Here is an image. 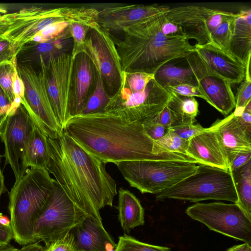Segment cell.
I'll return each instance as SVG.
<instances>
[{"mask_svg": "<svg viewBox=\"0 0 251 251\" xmlns=\"http://www.w3.org/2000/svg\"><path fill=\"white\" fill-rule=\"evenodd\" d=\"M46 139L49 157L46 170L79 209L102 223L100 210L112 206L117 194L116 181L107 172L106 163L63 131Z\"/></svg>", "mask_w": 251, "mask_h": 251, "instance_id": "6da1fadb", "label": "cell"}, {"mask_svg": "<svg viewBox=\"0 0 251 251\" xmlns=\"http://www.w3.org/2000/svg\"><path fill=\"white\" fill-rule=\"evenodd\" d=\"M63 131L106 163L152 160L198 164L193 158L180 153H153V141L142 123L127 122L104 112L74 117Z\"/></svg>", "mask_w": 251, "mask_h": 251, "instance_id": "7a4b0ae2", "label": "cell"}, {"mask_svg": "<svg viewBox=\"0 0 251 251\" xmlns=\"http://www.w3.org/2000/svg\"><path fill=\"white\" fill-rule=\"evenodd\" d=\"M165 13L123 30L122 40L115 43L123 72L154 73L175 59L186 58L195 51L185 37H170L161 30Z\"/></svg>", "mask_w": 251, "mask_h": 251, "instance_id": "3957f363", "label": "cell"}, {"mask_svg": "<svg viewBox=\"0 0 251 251\" xmlns=\"http://www.w3.org/2000/svg\"><path fill=\"white\" fill-rule=\"evenodd\" d=\"M55 179L45 169L31 168L15 182L9 194L10 226L20 245L36 242L33 235L36 218L53 188Z\"/></svg>", "mask_w": 251, "mask_h": 251, "instance_id": "277c9868", "label": "cell"}, {"mask_svg": "<svg viewBox=\"0 0 251 251\" xmlns=\"http://www.w3.org/2000/svg\"><path fill=\"white\" fill-rule=\"evenodd\" d=\"M99 13L97 8L83 6L24 8L16 12L13 23L2 36L15 43L18 54L36 34L54 23L78 22L91 27L97 23Z\"/></svg>", "mask_w": 251, "mask_h": 251, "instance_id": "5b68a950", "label": "cell"}, {"mask_svg": "<svg viewBox=\"0 0 251 251\" xmlns=\"http://www.w3.org/2000/svg\"><path fill=\"white\" fill-rule=\"evenodd\" d=\"M167 199L193 202L222 200L237 202V196L230 171L200 164L196 172L176 184L156 194L157 201Z\"/></svg>", "mask_w": 251, "mask_h": 251, "instance_id": "8992f818", "label": "cell"}, {"mask_svg": "<svg viewBox=\"0 0 251 251\" xmlns=\"http://www.w3.org/2000/svg\"><path fill=\"white\" fill-rule=\"evenodd\" d=\"M130 186L141 193L157 194L194 174L197 164L182 161L138 160L115 164Z\"/></svg>", "mask_w": 251, "mask_h": 251, "instance_id": "52a82bcc", "label": "cell"}, {"mask_svg": "<svg viewBox=\"0 0 251 251\" xmlns=\"http://www.w3.org/2000/svg\"><path fill=\"white\" fill-rule=\"evenodd\" d=\"M87 217L55 180L54 188L35 221L34 237L47 247L80 224Z\"/></svg>", "mask_w": 251, "mask_h": 251, "instance_id": "ba28073f", "label": "cell"}, {"mask_svg": "<svg viewBox=\"0 0 251 251\" xmlns=\"http://www.w3.org/2000/svg\"><path fill=\"white\" fill-rule=\"evenodd\" d=\"M171 95L154 78L141 92L130 91L122 81L103 112L127 122L143 123L153 118L166 106Z\"/></svg>", "mask_w": 251, "mask_h": 251, "instance_id": "9c48e42d", "label": "cell"}, {"mask_svg": "<svg viewBox=\"0 0 251 251\" xmlns=\"http://www.w3.org/2000/svg\"><path fill=\"white\" fill-rule=\"evenodd\" d=\"M185 212L209 229L251 245V220L236 203L197 202Z\"/></svg>", "mask_w": 251, "mask_h": 251, "instance_id": "30bf717a", "label": "cell"}, {"mask_svg": "<svg viewBox=\"0 0 251 251\" xmlns=\"http://www.w3.org/2000/svg\"><path fill=\"white\" fill-rule=\"evenodd\" d=\"M17 68L25 85V98L21 103L43 127L47 136L54 137L63 130L52 108L42 61L39 59L37 67L17 64Z\"/></svg>", "mask_w": 251, "mask_h": 251, "instance_id": "8fae6325", "label": "cell"}, {"mask_svg": "<svg viewBox=\"0 0 251 251\" xmlns=\"http://www.w3.org/2000/svg\"><path fill=\"white\" fill-rule=\"evenodd\" d=\"M85 47L86 53L102 77L106 92L113 96L120 89L124 75L115 42L109 33L97 23L90 27Z\"/></svg>", "mask_w": 251, "mask_h": 251, "instance_id": "7c38bea8", "label": "cell"}, {"mask_svg": "<svg viewBox=\"0 0 251 251\" xmlns=\"http://www.w3.org/2000/svg\"><path fill=\"white\" fill-rule=\"evenodd\" d=\"M31 116L23 104L7 116L0 134L4 145L5 165L9 164L16 180L26 172L25 157L33 130Z\"/></svg>", "mask_w": 251, "mask_h": 251, "instance_id": "4fadbf2b", "label": "cell"}, {"mask_svg": "<svg viewBox=\"0 0 251 251\" xmlns=\"http://www.w3.org/2000/svg\"><path fill=\"white\" fill-rule=\"evenodd\" d=\"M39 59L43 64L52 108L63 130L70 119L69 101L74 58L71 53L66 52L50 56L46 61L42 56Z\"/></svg>", "mask_w": 251, "mask_h": 251, "instance_id": "5bb4252c", "label": "cell"}, {"mask_svg": "<svg viewBox=\"0 0 251 251\" xmlns=\"http://www.w3.org/2000/svg\"><path fill=\"white\" fill-rule=\"evenodd\" d=\"M233 13L196 5H186L170 8L167 19L177 25L187 40L193 39L197 44L211 43L212 32Z\"/></svg>", "mask_w": 251, "mask_h": 251, "instance_id": "9a60e30c", "label": "cell"}, {"mask_svg": "<svg viewBox=\"0 0 251 251\" xmlns=\"http://www.w3.org/2000/svg\"><path fill=\"white\" fill-rule=\"evenodd\" d=\"M186 60L206 101L223 115L228 116L235 107L231 83L209 68L195 51Z\"/></svg>", "mask_w": 251, "mask_h": 251, "instance_id": "2e32d148", "label": "cell"}, {"mask_svg": "<svg viewBox=\"0 0 251 251\" xmlns=\"http://www.w3.org/2000/svg\"><path fill=\"white\" fill-rule=\"evenodd\" d=\"M170 8L156 4L109 5L99 9L98 23L108 32H123L133 25L166 13Z\"/></svg>", "mask_w": 251, "mask_h": 251, "instance_id": "e0dca14e", "label": "cell"}, {"mask_svg": "<svg viewBox=\"0 0 251 251\" xmlns=\"http://www.w3.org/2000/svg\"><path fill=\"white\" fill-rule=\"evenodd\" d=\"M97 75L96 67L86 53L81 52L75 56L69 101L70 119L80 114L95 89Z\"/></svg>", "mask_w": 251, "mask_h": 251, "instance_id": "ac0fdd59", "label": "cell"}, {"mask_svg": "<svg viewBox=\"0 0 251 251\" xmlns=\"http://www.w3.org/2000/svg\"><path fill=\"white\" fill-rule=\"evenodd\" d=\"M195 51L201 60L214 72L231 84L241 83L245 77V65L229 52L212 43L196 44Z\"/></svg>", "mask_w": 251, "mask_h": 251, "instance_id": "d6986e66", "label": "cell"}, {"mask_svg": "<svg viewBox=\"0 0 251 251\" xmlns=\"http://www.w3.org/2000/svg\"><path fill=\"white\" fill-rule=\"evenodd\" d=\"M213 126L229 166L235 157L243 151H251V133L246 130L232 113Z\"/></svg>", "mask_w": 251, "mask_h": 251, "instance_id": "ffe728a7", "label": "cell"}, {"mask_svg": "<svg viewBox=\"0 0 251 251\" xmlns=\"http://www.w3.org/2000/svg\"><path fill=\"white\" fill-rule=\"evenodd\" d=\"M187 154L199 164L229 170L226 156L212 126L189 140Z\"/></svg>", "mask_w": 251, "mask_h": 251, "instance_id": "44dd1931", "label": "cell"}, {"mask_svg": "<svg viewBox=\"0 0 251 251\" xmlns=\"http://www.w3.org/2000/svg\"><path fill=\"white\" fill-rule=\"evenodd\" d=\"M77 251H115L117 244L102 223L87 217L72 229Z\"/></svg>", "mask_w": 251, "mask_h": 251, "instance_id": "7402d4cb", "label": "cell"}, {"mask_svg": "<svg viewBox=\"0 0 251 251\" xmlns=\"http://www.w3.org/2000/svg\"><path fill=\"white\" fill-rule=\"evenodd\" d=\"M228 52L245 65L251 55V10L237 13Z\"/></svg>", "mask_w": 251, "mask_h": 251, "instance_id": "603a6c76", "label": "cell"}, {"mask_svg": "<svg viewBox=\"0 0 251 251\" xmlns=\"http://www.w3.org/2000/svg\"><path fill=\"white\" fill-rule=\"evenodd\" d=\"M118 192V219L124 231L129 233L131 229L144 224V209L129 191L120 188Z\"/></svg>", "mask_w": 251, "mask_h": 251, "instance_id": "cb8c5ba5", "label": "cell"}, {"mask_svg": "<svg viewBox=\"0 0 251 251\" xmlns=\"http://www.w3.org/2000/svg\"><path fill=\"white\" fill-rule=\"evenodd\" d=\"M69 40V39H64L45 43L29 41L20 50L17 55V60L20 59V64L30 65L38 63L40 56L46 61L50 56L67 52L70 44Z\"/></svg>", "mask_w": 251, "mask_h": 251, "instance_id": "d4e9b609", "label": "cell"}, {"mask_svg": "<svg viewBox=\"0 0 251 251\" xmlns=\"http://www.w3.org/2000/svg\"><path fill=\"white\" fill-rule=\"evenodd\" d=\"M29 114L33 127L26 149L25 166L27 168L30 167L46 170L49 157L47 135L43 127L31 114Z\"/></svg>", "mask_w": 251, "mask_h": 251, "instance_id": "484cf974", "label": "cell"}, {"mask_svg": "<svg viewBox=\"0 0 251 251\" xmlns=\"http://www.w3.org/2000/svg\"><path fill=\"white\" fill-rule=\"evenodd\" d=\"M170 92L171 95L167 106L173 113L172 127L194 124L199 113V103L195 97H184Z\"/></svg>", "mask_w": 251, "mask_h": 251, "instance_id": "4316f807", "label": "cell"}, {"mask_svg": "<svg viewBox=\"0 0 251 251\" xmlns=\"http://www.w3.org/2000/svg\"><path fill=\"white\" fill-rule=\"evenodd\" d=\"M229 171L237 193L236 204L251 220V159L239 168Z\"/></svg>", "mask_w": 251, "mask_h": 251, "instance_id": "83f0119b", "label": "cell"}, {"mask_svg": "<svg viewBox=\"0 0 251 251\" xmlns=\"http://www.w3.org/2000/svg\"><path fill=\"white\" fill-rule=\"evenodd\" d=\"M154 79L165 89L180 84L198 86L197 80L190 68H184L167 63L154 73Z\"/></svg>", "mask_w": 251, "mask_h": 251, "instance_id": "f1b7e54d", "label": "cell"}, {"mask_svg": "<svg viewBox=\"0 0 251 251\" xmlns=\"http://www.w3.org/2000/svg\"><path fill=\"white\" fill-rule=\"evenodd\" d=\"M152 141L154 154L174 152L188 155L187 149L189 140L180 138L171 129L160 139Z\"/></svg>", "mask_w": 251, "mask_h": 251, "instance_id": "f546056e", "label": "cell"}, {"mask_svg": "<svg viewBox=\"0 0 251 251\" xmlns=\"http://www.w3.org/2000/svg\"><path fill=\"white\" fill-rule=\"evenodd\" d=\"M110 99V97L105 89L102 77L98 72L97 80L95 89L79 115H86L103 112Z\"/></svg>", "mask_w": 251, "mask_h": 251, "instance_id": "4dcf8cb0", "label": "cell"}, {"mask_svg": "<svg viewBox=\"0 0 251 251\" xmlns=\"http://www.w3.org/2000/svg\"><path fill=\"white\" fill-rule=\"evenodd\" d=\"M70 23L67 21L54 23L36 34L30 41L45 43L69 39L71 37L69 32Z\"/></svg>", "mask_w": 251, "mask_h": 251, "instance_id": "1f68e13d", "label": "cell"}, {"mask_svg": "<svg viewBox=\"0 0 251 251\" xmlns=\"http://www.w3.org/2000/svg\"><path fill=\"white\" fill-rule=\"evenodd\" d=\"M237 14L233 13L225 19L211 33V43L228 51L233 25Z\"/></svg>", "mask_w": 251, "mask_h": 251, "instance_id": "d6a6232c", "label": "cell"}, {"mask_svg": "<svg viewBox=\"0 0 251 251\" xmlns=\"http://www.w3.org/2000/svg\"><path fill=\"white\" fill-rule=\"evenodd\" d=\"M17 67L16 57L11 61L0 64V86L8 97L12 105L15 100L13 83L14 75L17 72Z\"/></svg>", "mask_w": 251, "mask_h": 251, "instance_id": "836d02e7", "label": "cell"}, {"mask_svg": "<svg viewBox=\"0 0 251 251\" xmlns=\"http://www.w3.org/2000/svg\"><path fill=\"white\" fill-rule=\"evenodd\" d=\"M115 251H171L170 248L140 242L125 234L119 237Z\"/></svg>", "mask_w": 251, "mask_h": 251, "instance_id": "e575fe53", "label": "cell"}, {"mask_svg": "<svg viewBox=\"0 0 251 251\" xmlns=\"http://www.w3.org/2000/svg\"><path fill=\"white\" fill-rule=\"evenodd\" d=\"M89 26L78 22H71L69 25V32L73 38L71 55L75 58L81 52L86 53L85 42Z\"/></svg>", "mask_w": 251, "mask_h": 251, "instance_id": "d590c367", "label": "cell"}, {"mask_svg": "<svg viewBox=\"0 0 251 251\" xmlns=\"http://www.w3.org/2000/svg\"><path fill=\"white\" fill-rule=\"evenodd\" d=\"M154 78V74L144 72L125 73L123 82L132 92H141L145 90L150 81Z\"/></svg>", "mask_w": 251, "mask_h": 251, "instance_id": "8d00e7d4", "label": "cell"}, {"mask_svg": "<svg viewBox=\"0 0 251 251\" xmlns=\"http://www.w3.org/2000/svg\"><path fill=\"white\" fill-rule=\"evenodd\" d=\"M46 251H77L75 236L72 230L62 237L46 247Z\"/></svg>", "mask_w": 251, "mask_h": 251, "instance_id": "74e56055", "label": "cell"}, {"mask_svg": "<svg viewBox=\"0 0 251 251\" xmlns=\"http://www.w3.org/2000/svg\"><path fill=\"white\" fill-rule=\"evenodd\" d=\"M235 109L244 108L251 101V80H243L237 89Z\"/></svg>", "mask_w": 251, "mask_h": 251, "instance_id": "f35d334b", "label": "cell"}, {"mask_svg": "<svg viewBox=\"0 0 251 251\" xmlns=\"http://www.w3.org/2000/svg\"><path fill=\"white\" fill-rule=\"evenodd\" d=\"M166 90L180 96L189 97H197L204 99L206 101H207L206 98L198 86L190 84H180L173 87H168Z\"/></svg>", "mask_w": 251, "mask_h": 251, "instance_id": "ab89813d", "label": "cell"}, {"mask_svg": "<svg viewBox=\"0 0 251 251\" xmlns=\"http://www.w3.org/2000/svg\"><path fill=\"white\" fill-rule=\"evenodd\" d=\"M170 129L175 132L180 138L189 140L191 138L205 131L207 128L203 127L198 124L197 125L189 124L179 126Z\"/></svg>", "mask_w": 251, "mask_h": 251, "instance_id": "60d3db41", "label": "cell"}, {"mask_svg": "<svg viewBox=\"0 0 251 251\" xmlns=\"http://www.w3.org/2000/svg\"><path fill=\"white\" fill-rule=\"evenodd\" d=\"M17 55L15 43L2 36H0V64L11 61Z\"/></svg>", "mask_w": 251, "mask_h": 251, "instance_id": "b9f144b4", "label": "cell"}, {"mask_svg": "<svg viewBox=\"0 0 251 251\" xmlns=\"http://www.w3.org/2000/svg\"><path fill=\"white\" fill-rule=\"evenodd\" d=\"M142 125L146 133L152 141L160 139L169 130V128L155 123L150 120L143 122Z\"/></svg>", "mask_w": 251, "mask_h": 251, "instance_id": "7bdbcfd3", "label": "cell"}, {"mask_svg": "<svg viewBox=\"0 0 251 251\" xmlns=\"http://www.w3.org/2000/svg\"><path fill=\"white\" fill-rule=\"evenodd\" d=\"M150 120L170 129L173 127V113L167 105Z\"/></svg>", "mask_w": 251, "mask_h": 251, "instance_id": "ee69618b", "label": "cell"}, {"mask_svg": "<svg viewBox=\"0 0 251 251\" xmlns=\"http://www.w3.org/2000/svg\"><path fill=\"white\" fill-rule=\"evenodd\" d=\"M161 30L164 35L168 37H184L181 28L177 24L168 20L166 15L161 27Z\"/></svg>", "mask_w": 251, "mask_h": 251, "instance_id": "f6af8a7d", "label": "cell"}, {"mask_svg": "<svg viewBox=\"0 0 251 251\" xmlns=\"http://www.w3.org/2000/svg\"><path fill=\"white\" fill-rule=\"evenodd\" d=\"M13 92L15 100H23L24 99L25 85L22 79L18 73V71L14 77Z\"/></svg>", "mask_w": 251, "mask_h": 251, "instance_id": "bcb514c9", "label": "cell"}, {"mask_svg": "<svg viewBox=\"0 0 251 251\" xmlns=\"http://www.w3.org/2000/svg\"><path fill=\"white\" fill-rule=\"evenodd\" d=\"M12 104L0 86V116L6 118L10 113Z\"/></svg>", "mask_w": 251, "mask_h": 251, "instance_id": "7dc6e473", "label": "cell"}, {"mask_svg": "<svg viewBox=\"0 0 251 251\" xmlns=\"http://www.w3.org/2000/svg\"><path fill=\"white\" fill-rule=\"evenodd\" d=\"M16 12L0 14V36L4 35L13 23Z\"/></svg>", "mask_w": 251, "mask_h": 251, "instance_id": "c3c4849f", "label": "cell"}, {"mask_svg": "<svg viewBox=\"0 0 251 251\" xmlns=\"http://www.w3.org/2000/svg\"><path fill=\"white\" fill-rule=\"evenodd\" d=\"M251 159V151L239 152L229 166V170H233L243 166Z\"/></svg>", "mask_w": 251, "mask_h": 251, "instance_id": "681fc988", "label": "cell"}, {"mask_svg": "<svg viewBox=\"0 0 251 251\" xmlns=\"http://www.w3.org/2000/svg\"><path fill=\"white\" fill-rule=\"evenodd\" d=\"M2 214L0 212V216ZM13 235L11 226H3L0 224V246L3 247L9 245Z\"/></svg>", "mask_w": 251, "mask_h": 251, "instance_id": "f907efd6", "label": "cell"}, {"mask_svg": "<svg viewBox=\"0 0 251 251\" xmlns=\"http://www.w3.org/2000/svg\"><path fill=\"white\" fill-rule=\"evenodd\" d=\"M46 247H43L39 242H35L24 245L18 251H46Z\"/></svg>", "mask_w": 251, "mask_h": 251, "instance_id": "816d5d0a", "label": "cell"}, {"mask_svg": "<svg viewBox=\"0 0 251 251\" xmlns=\"http://www.w3.org/2000/svg\"><path fill=\"white\" fill-rule=\"evenodd\" d=\"M226 251H251V245L244 243L242 244L233 246L228 248Z\"/></svg>", "mask_w": 251, "mask_h": 251, "instance_id": "f5cc1de1", "label": "cell"}, {"mask_svg": "<svg viewBox=\"0 0 251 251\" xmlns=\"http://www.w3.org/2000/svg\"><path fill=\"white\" fill-rule=\"evenodd\" d=\"M6 191V188L4 184V178L0 167V200L1 195Z\"/></svg>", "mask_w": 251, "mask_h": 251, "instance_id": "db71d44e", "label": "cell"}, {"mask_svg": "<svg viewBox=\"0 0 251 251\" xmlns=\"http://www.w3.org/2000/svg\"><path fill=\"white\" fill-rule=\"evenodd\" d=\"M245 79L251 80V56H249L245 65Z\"/></svg>", "mask_w": 251, "mask_h": 251, "instance_id": "11a10c76", "label": "cell"}, {"mask_svg": "<svg viewBox=\"0 0 251 251\" xmlns=\"http://www.w3.org/2000/svg\"><path fill=\"white\" fill-rule=\"evenodd\" d=\"M0 224L3 226H10V220L7 216L2 214L0 216Z\"/></svg>", "mask_w": 251, "mask_h": 251, "instance_id": "9f6ffc18", "label": "cell"}, {"mask_svg": "<svg viewBox=\"0 0 251 251\" xmlns=\"http://www.w3.org/2000/svg\"><path fill=\"white\" fill-rule=\"evenodd\" d=\"M18 249L15 248L13 246H10L9 245L0 248V251H18Z\"/></svg>", "mask_w": 251, "mask_h": 251, "instance_id": "6f0895ef", "label": "cell"}, {"mask_svg": "<svg viewBox=\"0 0 251 251\" xmlns=\"http://www.w3.org/2000/svg\"><path fill=\"white\" fill-rule=\"evenodd\" d=\"M6 118H3L0 116V134L3 127Z\"/></svg>", "mask_w": 251, "mask_h": 251, "instance_id": "680465c9", "label": "cell"}, {"mask_svg": "<svg viewBox=\"0 0 251 251\" xmlns=\"http://www.w3.org/2000/svg\"><path fill=\"white\" fill-rule=\"evenodd\" d=\"M7 13V10L3 5H0V14Z\"/></svg>", "mask_w": 251, "mask_h": 251, "instance_id": "91938a15", "label": "cell"}, {"mask_svg": "<svg viewBox=\"0 0 251 251\" xmlns=\"http://www.w3.org/2000/svg\"><path fill=\"white\" fill-rule=\"evenodd\" d=\"M1 247H0V248H1Z\"/></svg>", "mask_w": 251, "mask_h": 251, "instance_id": "94428289", "label": "cell"}]
</instances>
